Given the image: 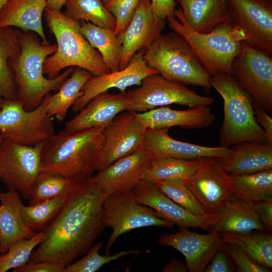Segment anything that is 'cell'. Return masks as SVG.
<instances>
[{
    "instance_id": "30bf717a",
    "label": "cell",
    "mask_w": 272,
    "mask_h": 272,
    "mask_svg": "<svg viewBox=\"0 0 272 272\" xmlns=\"http://www.w3.org/2000/svg\"><path fill=\"white\" fill-rule=\"evenodd\" d=\"M232 69V76L251 97L253 106L261 107L271 114V55L242 41Z\"/></svg>"
},
{
    "instance_id": "681fc988",
    "label": "cell",
    "mask_w": 272,
    "mask_h": 272,
    "mask_svg": "<svg viewBox=\"0 0 272 272\" xmlns=\"http://www.w3.org/2000/svg\"><path fill=\"white\" fill-rule=\"evenodd\" d=\"M67 0H46L47 8L56 11H60Z\"/></svg>"
},
{
    "instance_id": "ac0fdd59",
    "label": "cell",
    "mask_w": 272,
    "mask_h": 272,
    "mask_svg": "<svg viewBox=\"0 0 272 272\" xmlns=\"http://www.w3.org/2000/svg\"><path fill=\"white\" fill-rule=\"evenodd\" d=\"M146 50L138 51L122 70L99 76H92L83 86L82 95L72 106L73 111H80L93 98L110 89L117 88L121 92H124L128 87L140 86L146 77L158 73L146 63L143 57Z\"/></svg>"
},
{
    "instance_id": "d6986e66",
    "label": "cell",
    "mask_w": 272,
    "mask_h": 272,
    "mask_svg": "<svg viewBox=\"0 0 272 272\" xmlns=\"http://www.w3.org/2000/svg\"><path fill=\"white\" fill-rule=\"evenodd\" d=\"M166 20L154 13L151 0H142L130 22L118 37L122 46L119 70L125 68L139 50L147 48L161 35Z\"/></svg>"
},
{
    "instance_id": "bcb514c9",
    "label": "cell",
    "mask_w": 272,
    "mask_h": 272,
    "mask_svg": "<svg viewBox=\"0 0 272 272\" xmlns=\"http://www.w3.org/2000/svg\"><path fill=\"white\" fill-rule=\"evenodd\" d=\"M153 11L159 18L166 20L168 16H174L175 7L178 4L175 0H151Z\"/></svg>"
},
{
    "instance_id": "8fae6325",
    "label": "cell",
    "mask_w": 272,
    "mask_h": 272,
    "mask_svg": "<svg viewBox=\"0 0 272 272\" xmlns=\"http://www.w3.org/2000/svg\"><path fill=\"white\" fill-rule=\"evenodd\" d=\"M105 227L112 231L107 241L105 254L116 240L129 231L151 226L172 228L174 224L162 218L152 208L139 203L133 191L107 196L103 203Z\"/></svg>"
},
{
    "instance_id": "8992f818",
    "label": "cell",
    "mask_w": 272,
    "mask_h": 272,
    "mask_svg": "<svg viewBox=\"0 0 272 272\" xmlns=\"http://www.w3.org/2000/svg\"><path fill=\"white\" fill-rule=\"evenodd\" d=\"M143 57L147 64L164 78L210 91V75L187 41L178 32L161 34L147 48Z\"/></svg>"
},
{
    "instance_id": "f6af8a7d",
    "label": "cell",
    "mask_w": 272,
    "mask_h": 272,
    "mask_svg": "<svg viewBox=\"0 0 272 272\" xmlns=\"http://www.w3.org/2000/svg\"><path fill=\"white\" fill-rule=\"evenodd\" d=\"M254 112L257 122L263 130L264 143L272 145V118L264 109L254 106Z\"/></svg>"
},
{
    "instance_id": "b9f144b4",
    "label": "cell",
    "mask_w": 272,
    "mask_h": 272,
    "mask_svg": "<svg viewBox=\"0 0 272 272\" xmlns=\"http://www.w3.org/2000/svg\"><path fill=\"white\" fill-rule=\"evenodd\" d=\"M221 249L227 253L239 272L271 271L270 268L263 266L253 261L237 245L223 242Z\"/></svg>"
},
{
    "instance_id": "3957f363",
    "label": "cell",
    "mask_w": 272,
    "mask_h": 272,
    "mask_svg": "<svg viewBox=\"0 0 272 272\" xmlns=\"http://www.w3.org/2000/svg\"><path fill=\"white\" fill-rule=\"evenodd\" d=\"M47 26L56 41L55 51L44 61L43 71L51 78L63 69L79 67L92 76L110 72L100 53L91 46L80 30V23L60 11L44 10Z\"/></svg>"
},
{
    "instance_id": "5bb4252c",
    "label": "cell",
    "mask_w": 272,
    "mask_h": 272,
    "mask_svg": "<svg viewBox=\"0 0 272 272\" xmlns=\"http://www.w3.org/2000/svg\"><path fill=\"white\" fill-rule=\"evenodd\" d=\"M230 21L249 46L272 56V0H226Z\"/></svg>"
},
{
    "instance_id": "db71d44e",
    "label": "cell",
    "mask_w": 272,
    "mask_h": 272,
    "mask_svg": "<svg viewBox=\"0 0 272 272\" xmlns=\"http://www.w3.org/2000/svg\"><path fill=\"white\" fill-rule=\"evenodd\" d=\"M3 140V138L2 137V136L0 135V146L1 145V143L2 142V141Z\"/></svg>"
},
{
    "instance_id": "f35d334b",
    "label": "cell",
    "mask_w": 272,
    "mask_h": 272,
    "mask_svg": "<svg viewBox=\"0 0 272 272\" xmlns=\"http://www.w3.org/2000/svg\"><path fill=\"white\" fill-rule=\"evenodd\" d=\"M46 232H36L31 238L23 239L13 244L4 254H0V272L22 266L29 262L34 248L45 238Z\"/></svg>"
},
{
    "instance_id": "9c48e42d",
    "label": "cell",
    "mask_w": 272,
    "mask_h": 272,
    "mask_svg": "<svg viewBox=\"0 0 272 272\" xmlns=\"http://www.w3.org/2000/svg\"><path fill=\"white\" fill-rule=\"evenodd\" d=\"M127 93L130 110L135 113L172 104L190 108L209 106L215 102L213 97L199 95L186 85L169 80L158 73L146 77L138 88Z\"/></svg>"
},
{
    "instance_id": "f1b7e54d",
    "label": "cell",
    "mask_w": 272,
    "mask_h": 272,
    "mask_svg": "<svg viewBox=\"0 0 272 272\" xmlns=\"http://www.w3.org/2000/svg\"><path fill=\"white\" fill-rule=\"evenodd\" d=\"M80 30L91 46L98 50L110 72L118 71L122 46L114 29L83 21Z\"/></svg>"
},
{
    "instance_id": "60d3db41",
    "label": "cell",
    "mask_w": 272,
    "mask_h": 272,
    "mask_svg": "<svg viewBox=\"0 0 272 272\" xmlns=\"http://www.w3.org/2000/svg\"><path fill=\"white\" fill-rule=\"evenodd\" d=\"M142 0H110L105 6L115 19L114 29L121 36L132 20Z\"/></svg>"
},
{
    "instance_id": "e0dca14e",
    "label": "cell",
    "mask_w": 272,
    "mask_h": 272,
    "mask_svg": "<svg viewBox=\"0 0 272 272\" xmlns=\"http://www.w3.org/2000/svg\"><path fill=\"white\" fill-rule=\"evenodd\" d=\"M158 243L172 247L182 254L187 271L204 272L214 255L221 249L223 241L221 233L216 230L202 234L190 231L188 228L179 227L174 233L161 234Z\"/></svg>"
},
{
    "instance_id": "7c38bea8",
    "label": "cell",
    "mask_w": 272,
    "mask_h": 272,
    "mask_svg": "<svg viewBox=\"0 0 272 272\" xmlns=\"http://www.w3.org/2000/svg\"><path fill=\"white\" fill-rule=\"evenodd\" d=\"M44 143L30 146L3 139L0 146V180L8 189L20 192L25 199L41 172Z\"/></svg>"
},
{
    "instance_id": "8d00e7d4",
    "label": "cell",
    "mask_w": 272,
    "mask_h": 272,
    "mask_svg": "<svg viewBox=\"0 0 272 272\" xmlns=\"http://www.w3.org/2000/svg\"><path fill=\"white\" fill-rule=\"evenodd\" d=\"M73 194L50 198L33 205H23L21 213L24 223L36 233L45 230Z\"/></svg>"
},
{
    "instance_id": "4dcf8cb0",
    "label": "cell",
    "mask_w": 272,
    "mask_h": 272,
    "mask_svg": "<svg viewBox=\"0 0 272 272\" xmlns=\"http://www.w3.org/2000/svg\"><path fill=\"white\" fill-rule=\"evenodd\" d=\"M230 176L239 198L254 203L272 198V169Z\"/></svg>"
},
{
    "instance_id": "816d5d0a",
    "label": "cell",
    "mask_w": 272,
    "mask_h": 272,
    "mask_svg": "<svg viewBox=\"0 0 272 272\" xmlns=\"http://www.w3.org/2000/svg\"><path fill=\"white\" fill-rule=\"evenodd\" d=\"M3 99L0 96V110L2 108V103H3Z\"/></svg>"
},
{
    "instance_id": "2e32d148",
    "label": "cell",
    "mask_w": 272,
    "mask_h": 272,
    "mask_svg": "<svg viewBox=\"0 0 272 272\" xmlns=\"http://www.w3.org/2000/svg\"><path fill=\"white\" fill-rule=\"evenodd\" d=\"M153 156L142 148L97 171L91 180L106 196L131 192L144 179Z\"/></svg>"
},
{
    "instance_id": "f5cc1de1",
    "label": "cell",
    "mask_w": 272,
    "mask_h": 272,
    "mask_svg": "<svg viewBox=\"0 0 272 272\" xmlns=\"http://www.w3.org/2000/svg\"><path fill=\"white\" fill-rule=\"evenodd\" d=\"M102 1L103 2V4L105 5L106 4H107L109 2V1L110 0H102Z\"/></svg>"
},
{
    "instance_id": "d6a6232c",
    "label": "cell",
    "mask_w": 272,
    "mask_h": 272,
    "mask_svg": "<svg viewBox=\"0 0 272 272\" xmlns=\"http://www.w3.org/2000/svg\"><path fill=\"white\" fill-rule=\"evenodd\" d=\"M20 50L19 34L9 27L0 29V96L4 100H18L17 91L9 66Z\"/></svg>"
},
{
    "instance_id": "6da1fadb",
    "label": "cell",
    "mask_w": 272,
    "mask_h": 272,
    "mask_svg": "<svg viewBox=\"0 0 272 272\" xmlns=\"http://www.w3.org/2000/svg\"><path fill=\"white\" fill-rule=\"evenodd\" d=\"M106 197L88 178L45 228L46 237L33 251L29 261H49L65 266L86 253L105 227Z\"/></svg>"
},
{
    "instance_id": "52a82bcc",
    "label": "cell",
    "mask_w": 272,
    "mask_h": 272,
    "mask_svg": "<svg viewBox=\"0 0 272 272\" xmlns=\"http://www.w3.org/2000/svg\"><path fill=\"white\" fill-rule=\"evenodd\" d=\"M210 84L223 100L224 119L220 129V146L230 148L246 142H264L257 122L251 97L232 74L211 76Z\"/></svg>"
},
{
    "instance_id": "f546056e",
    "label": "cell",
    "mask_w": 272,
    "mask_h": 272,
    "mask_svg": "<svg viewBox=\"0 0 272 272\" xmlns=\"http://www.w3.org/2000/svg\"><path fill=\"white\" fill-rule=\"evenodd\" d=\"M92 76L87 71L75 67L57 93L46 95L48 114L55 116L59 122L63 121L68 109L82 95L83 86Z\"/></svg>"
},
{
    "instance_id": "7dc6e473",
    "label": "cell",
    "mask_w": 272,
    "mask_h": 272,
    "mask_svg": "<svg viewBox=\"0 0 272 272\" xmlns=\"http://www.w3.org/2000/svg\"><path fill=\"white\" fill-rule=\"evenodd\" d=\"M259 219L265 229L272 230V198L255 203Z\"/></svg>"
},
{
    "instance_id": "ffe728a7",
    "label": "cell",
    "mask_w": 272,
    "mask_h": 272,
    "mask_svg": "<svg viewBox=\"0 0 272 272\" xmlns=\"http://www.w3.org/2000/svg\"><path fill=\"white\" fill-rule=\"evenodd\" d=\"M132 191L139 203L152 208L162 218L179 227H196L210 231L213 217L198 216L187 211L161 192L153 181L143 180Z\"/></svg>"
},
{
    "instance_id": "603a6c76",
    "label": "cell",
    "mask_w": 272,
    "mask_h": 272,
    "mask_svg": "<svg viewBox=\"0 0 272 272\" xmlns=\"http://www.w3.org/2000/svg\"><path fill=\"white\" fill-rule=\"evenodd\" d=\"M168 129H146L144 148L153 156L161 155L184 160H197L202 157L226 158L230 148L212 147L184 142L170 137Z\"/></svg>"
},
{
    "instance_id": "4316f807",
    "label": "cell",
    "mask_w": 272,
    "mask_h": 272,
    "mask_svg": "<svg viewBox=\"0 0 272 272\" xmlns=\"http://www.w3.org/2000/svg\"><path fill=\"white\" fill-rule=\"evenodd\" d=\"M46 0H9L0 11V29L10 27L33 31L48 45L42 22Z\"/></svg>"
},
{
    "instance_id": "7bdbcfd3",
    "label": "cell",
    "mask_w": 272,
    "mask_h": 272,
    "mask_svg": "<svg viewBox=\"0 0 272 272\" xmlns=\"http://www.w3.org/2000/svg\"><path fill=\"white\" fill-rule=\"evenodd\" d=\"M232 260L222 249H219L214 255L206 267L205 272H233L236 267Z\"/></svg>"
},
{
    "instance_id": "4fadbf2b",
    "label": "cell",
    "mask_w": 272,
    "mask_h": 272,
    "mask_svg": "<svg viewBox=\"0 0 272 272\" xmlns=\"http://www.w3.org/2000/svg\"><path fill=\"white\" fill-rule=\"evenodd\" d=\"M197 167L185 182L210 216L216 214L235 194L222 158L202 157Z\"/></svg>"
},
{
    "instance_id": "5b68a950",
    "label": "cell",
    "mask_w": 272,
    "mask_h": 272,
    "mask_svg": "<svg viewBox=\"0 0 272 272\" xmlns=\"http://www.w3.org/2000/svg\"><path fill=\"white\" fill-rule=\"evenodd\" d=\"M20 50L12 63L18 85V99L24 109L38 107L50 91L59 89L74 67H69L57 76L44 77L43 67L46 58L56 49V44H42L33 35L19 34Z\"/></svg>"
},
{
    "instance_id": "83f0119b",
    "label": "cell",
    "mask_w": 272,
    "mask_h": 272,
    "mask_svg": "<svg viewBox=\"0 0 272 272\" xmlns=\"http://www.w3.org/2000/svg\"><path fill=\"white\" fill-rule=\"evenodd\" d=\"M181 6L186 23L194 30L208 33L230 21L226 0H175Z\"/></svg>"
},
{
    "instance_id": "74e56055",
    "label": "cell",
    "mask_w": 272,
    "mask_h": 272,
    "mask_svg": "<svg viewBox=\"0 0 272 272\" xmlns=\"http://www.w3.org/2000/svg\"><path fill=\"white\" fill-rule=\"evenodd\" d=\"M157 187L175 202L190 213L210 218L202 205L188 188L185 181L177 179H167L153 181Z\"/></svg>"
},
{
    "instance_id": "ba28073f",
    "label": "cell",
    "mask_w": 272,
    "mask_h": 272,
    "mask_svg": "<svg viewBox=\"0 0 272 272\" xmlns=\"http://www.w3.org/2000/svg\"><path fill=\"white\" fill-rule=\"evenodd\" d=\"M55 134L52 117L48 113L46 96L38 107L29 111L18 99H3L0 110V135L3 139L34 146Z\"/></svg>"
},
{
    "instance_id": "7a4b0ae2",
    "label": "cell",
    "mask_w": 272,
    "mask_h": 272,
    "mask_svg": "<svg viewBox=\"0 0 272 272\" xmlns=\"http://www.w3.org/2000/svg\"><path fill=\"white\" fill-rule=\"evenodd\" d=\"M104 128L93 127L71 134L62 130L55 134L43 144L41 172L79 182L91 177L103 146Z\"/></svg>"
},
{
    "instance_id": "484cf974",
    "label": "cell",
    "mask_w": 272,
    "mask_h": 272,
    "mask_svg": "<svg viewBox=\"0 0 272 272\" xmlns=\"http://www.w3.org/2000/svg\"><path fill=\"white\" fill-rule=\"evenodd\" d=\"M0 254L15 242L28 239L36 233L24 223L21 210L23 203L18 191L8 189L0 192Z\"/></svg>"
},
{
    "instance_id": "1f68e13d",
    "label": "cell",
    "mask_w": 272,
    "mask_h": 272,
    "mask_svg": "<svg viewBox=\"0 0 272 272\" xmlns=\"http://www.w3.org/2000/svg\"><path fill=\"white\" fill-rule=\"evenodd\" d=\"M87 180L79 182L57 174L40 172L30 188L28 197L29 205H33L50 198L73 194Z\"/></svg>"
},
{
    "instance_id": "e575fe53",
    "label": "cell",
    "mask_w": 272,
    "mask_h": 272,
    "mask_svg": "<svg viewBox=\"0 0 272 272\" xmlns=\"http://www.w3.org/2000/svg\"><path fill=\"white\" fill-rule=\"evenodd\" d=\"M198 164V159L184 160L165 156H153L143 180L154 181L177 179L186 182L194 173Z\"/></svg>"
},
{
    "instance_id": "9a60e30c",
    "label": "cell",
    "mask_w": 272,
    "mask_h": 272,
    "mask_svg": "<svg viewBox=\"0 0 272 272\" xmlns=\"http://www.w3.org/2000/svg\"><path fill=\"white\" fill-rule=\"evenodd\" d=\"M147 129L138 120L135 112L125 110L117 115L104 128V142L95 171L143 148Z\"/></svg>"
},
{
    "instance_id": "f907efd6",
    "label": "cell",
    "mask_w": 272,
    "mask_h": 272,
    "mask_svg": "<svg viewBox=\"0 0 272 272\" xmlns=\"http://www.w3.org/2000/svg\"><path fill=\"white\" fill-rule=\"evenodd\" d=\"M9 0H0V11L2 8L4 7V6L6 4V3Z\"/></svg>"
},
{
    "instance_id": "cb8c5ba5",
    "label": "cell",
    "mask_w": 272,
    "mask_h": 272,
    "mask_svg": "<svg viewBox=\"0 0 272 272\" xmlns=\"http://www.w3.org/2000/svg\"><path fill=\"white\" fill-rule=\"evenodd\" d=\"M248 234L253 230H265L261 223L255 203L233 195L222 209L213 216L210 231Z\"/></svg>"
},
{
    "instance_id": "836d02e7",
    "label": "cell",
    "mask_w": 272,
    "mask_h": 272,
    "mask_svg": "<svg viewBox=\"0 0 272 272\" xmlns=\"http://www.w3.org/2000/svg\"><path fill=\"white\" fill-rule=\"evenodd\" d=\"M223 242L237 245L253 261L268 268L272 267V234L221 233Z\"/></svg>"
},
{
    "instance_id": "d590c367",
    "label": "cell",
    "mask_w": 272,
    "mask_h": 272,
    "mask_svg": "<svg viewBox=\"0 0 272 272\" xmlns=\"http://www.w3.org/2000/svg\"><path fill=\"white\" fill-rule=\"evenodd\" d=\"M64 6V14L75 21L115 29V19L102 0H67Z\"/></svg>"
},
{
    "instance_id": "277c9868",
    "label": "cell",
    "mask_w": 272,
    "mask_h": 272,
    "mask_svg": "<svg viewBox=\"0 0 272 272\" xmlns=\"http://www.w3.org/2000/svg\"><path fill=\"white\" fill-rule=\"evenodd\" d=\"M174 16L166 18L169 27L187 41L210 76L232 74L233 61L240 51L241 42L246 40L244 32L227 21L209 33H199L186 23L181 8L175 10Z\"/></svg>"
},
{
    "instance_id": "7402d4cb",
    "label": "cell",
    "mask_w": 272,
    "mask_h": 272,
    "mask_svg": "<svg viewBox=\"0 0 272 272\" xmlns=\"http://www.w3.org/2000/svg\"><path fill=\"white\" fill-rule=\"evenodd\" d=\"M136 114L140 122L151 129H169L173 126L202 129L210 126L215 120V115L209 106L189 107L185 110L161 106Z\"/></svg>"
},
{
    "instance_id": "d4e9b609",
    "label": "cell",
    "mask_w": 272,
    "mask_h": 272,
    "mask_svg": "<svg viewBox=\"0 0 272 272\" xmlns=\"http://www.w3.org/2000/svg\"><path fill=\"white\" fill-rule=\"evenodd\" d=\"M222 160L230 175L272 169V145L258 142L238 144L230 147L229 156Z\"/></svg>"
},
{
    "instance_id": "44dd1931",
    "label": "cell",
    "mask_w": 272,
    "mask_h": 272,
    "mask_svg": "<svg viewBox=\"0 0 272 272\" xmlns=\"http://www.w3.org/2000/svg\"><path fill=\"white\" fill-rule=\"evenodd\" d=\"M127 92L102 93L93 98L78 114L67 121L63 131L71 134L93 127H105L120 112L130 110Z\"/></svg>"
},
{
    "instance_id": "ab89813d",
    "label": "cell",
    "mask_w": 272,
    "mask_h": 272,
    "mask_svg": "<svg viewBox=\"0 0 272 272\" xmlns=\"http://www.w3.org/2000/svg\"><path fill=\"white\" fill-rule=\"evenodd\" d=\"M103 245L102 242H99L94 245H92L82 258L74 263H69L65 265L63 272H95L105 264L127 255L150 252V250L131 249L122 250L113 255H101L99 251Z\"/></svg>"
},
{
    "instance_id": "ee69618b",
    "label": "cell",
    "mask_w": 272,
    "mask_h": 272,
    "mask_svg": "<svg viewBox=\"0 0 272 272\" xmlns=\"http://www.w3.org/2000/svg\"><path fill=\"white\" fill-rule=\"evenodd\" d=\"M65 265L49 261H31L14 268V272H63Z\"/></svg>"
},
{
    "instance_id": "c3c4849f",
    "label": "cell",
    "mask_w": 272,
    "mask_h": 272,
    "mask_svg": "<svg viewBox=\"0 0 272 272\" xmlns=\"http://www.w3.org/2000/svg\"><path fill=\"white\" fill-rule=\"evenodd\" d=\"M161 271L162 272H186L187 271V267L185 264L173 257L165 264Z\"/></svg>"
}]
</instances>
